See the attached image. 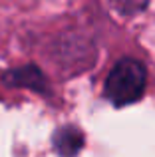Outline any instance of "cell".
<instances>
[{"label":"cell","instance_id":"1","mask_svg":"<svg viewBox=\"0 0 155 157\" xmlns=\"http://www.w3.org/2000/svg\"><path fill=\"white\" fill-rule=\"evenodd\" d=\"M147 86V70L135 58H121L109 70L104 84V96L115 107L139 101Z\"/></svg>","mask_w":155,"mask_h":157},{"label":"cell","instance_id":"2","mask_svg":"<svg viewBox=\"0 0 155 157\" xmlns=\"http://www.w3.org/2000/svg\"><path fill=\"white\" fill-rule=\"evenodd\" d=\"M2 82L10 88H28L38 94L48 92L46 78L36 66H22V68L8 70V72L2 74Z\"/></svg>","mask_w":155,"mask_h":157},{"label":"cell","instance_id":"3","mask_svg":"<svg viewBox=\"0 0 155 157\" xmlns=\"http://www.w3.org/2000/svg\"><path fill=\"white\" fill-rule=\"evenodd\" d=\"M52 143L60 155H76L84 147V133L76 125H64L54 131Z\"/></svg>","mask_w":155,"mask_h":157},{"label":"cell","instance_id":"4","mask_svg":"<svg viewBox=\"0 0 155 157\" xmlns=\"http://www.w3.org/2000/svg\"><path fill=\"white\" fill-rule=\"evenodd\" d=\"M109 4H112L119 14L133 16V14L143 12L145 8L149 6V0H109Z\"/></svg>","mask_w":155,"mask_h":157}]
</instances>
